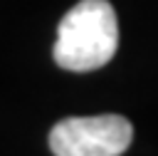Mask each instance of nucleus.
Returning <instances> with one entry per match:
<instances>
[{"mask_svg":"<svg viewBox=\"0 0 158 156\" xmlns=\"http://www.w3.org/2000/svg\"><path fill=\"white\" fill-rule=\"evenodd\" d=\"M118 47V20L109 0L77 2L57 27L54 62L69 72H91L111 62Z\"/></svg>","mask_w":158,"mask_h":156,"instance_id":"nucleus-1","label":"nucleus"},{"mask_svg":"<svg viewBox=\"0 0 158 156\" xmlns=\"http://www.w3.org/2000/svg\"><path fill=\"white\" fill-rule=\"evenodd\" d=\"M133 139V126L121 114L72 116L52 126L54 156H121Z\"/></svg>","mask_w":158,"mask_h":156,"instance_id":"nucleus-2","label":"nucleus"}]
</instances>
